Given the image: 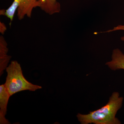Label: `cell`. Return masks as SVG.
<instances>
[{"label":"cell","instance_id":"obj_9","mask_svg":"<svg viewBox=\"0 0 124 124\" xmlns=\"http://www.w3.org/2000/svg\"><path fill=\"white\" fill-rule=\"evenodd\" d=\"M7 28L6 25L2 22H0V32L1 35L4 34L5 32L7 31Z\"/></svg>","mask_w":124,"mask_h":124},{"label":"cell","instance_id":"obj_2","mask_svg":"<svg viewBox=\"0 0 124 124\" xmlns=\"http://www.w3.org/2000/svg\"><path fill=\"white\" fill-rule=\"evenodd\" d=\"M6 71L7 75L4 85L11 96L20 91H35L42 88V86L33 84L24 78L21 65L16 60L11 61Z\"/></svg>","mask_w":124,"mask_h":124},{"label":"cell","instance_id":"obj_7","mask_svg":"<svg viewBox=\"0 0 124 124\" xmlns=\"http://www.w3.org/2000/svg\"><path fill=\"white\" fill-rule=\"evenodd\" d=\"M41 10L49 15L59 13L61 11V5L57 0H38Z\"/></svg>","mask_w":124,"mask_h":124},{"label":"cell","instance_id":"obj_1","mask_svg":"<svg viewBox=\"0 0 124 124\" xmlns=\"http://www.w3.org/2000/svg\"><path fill=\"white\" fill-rule=\"evenodd\" d=\"M123 100L124 98L120 97L119 93L114 92L108 102L101 108L86 115L78 113L77 117L78 121L81 124H121L116 116L122 107Z\"/></svg>","mask_w":124,"mask_h":124},{"label":"cell","instance_id":"obj_3","mask_svg":"<svg viewBox=\"0 0 124 124\" xmlns=\"http://www.w3.org/2000/svg\"><path fill=\"white\" fill-rule=\"evenodd\" d=\"M39 7L38 0H14L9 8L5 10L3 16L10 19L9 25L11 26L16 11L18 18L21 20L25 16L31 18L33 9Z\"/></svg>","mask_w":124,"mask_h":124},{"label":"cell","instance_id":"obj_6","mask_svg":"<svg viewBox=\"0 0 124 124\" xmlns=\"http://www.w3.org/2000/svg\"><path fill=\"white\" fill-rule=\"evenodd\" d=\"M106 64L112 70H124V54L119 49H115L112 52L111 60Z\"/></svg>","mask_w":124,"mask_h":124},{"label":"cell","instance_id":"obj_8","mask_svg":"<svg viewBox=\"0 0 124 124\" xmlns=\"http://www.w3.org/2000/svg\"><path fill=\"white\" fill-rule=\"evenodd\" d=\"M119 30H123L124 31V25H118L117 26L115 27L112 29L108 30L106 31L102 32L101 33H104V32H111L114 31H119ZM121 40L123 41H124V36L122 37L121 38Z\"/></svg>","mask_w":124,"mask_h":124},{"label":"cell","instance_id":"obj_5","mask_svg":"<svg viewBox=\"0 0 124 124\" xmlns=\"http://www.w3.org/2000/svg\"><path fill=\"white\" fill-rule=\"evenodd\" d=\"M8 48L6 40L2 35L0 36V76L6 69L11 57L8 55Z\"/></svg>","mask_w":124,"mask_h":124},{"label":"cell","instance_id":"obj_4","mask_svg":"<svg viewBox=\"0 0 124 124\" xmlns=\"http://www.w3.org/2000/svg\"><path fill=\"white\" fill-rule=\"evenodd\" d=\"M10 95L6 90L4 85H0V124H10L6 118L7 106Z\"/></svg>","mask_w":124,"mask_h":124}]
</instances>
